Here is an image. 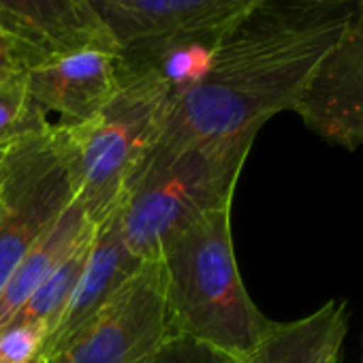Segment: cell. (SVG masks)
<instances>
[{"mask_svg": "<svg viewBox=\"0 0 363 363\" xmlns=\"http://www.w3.org/2000/svg\"><path fill=\"white\" fill-rule=\"evenodd\" d=\"M7 145H9V143H7ZM7 145H3V147H0V160H3V154H5V147H7Z\"/></svg>", "mask_w": 363, "mask_h": 363, "instance_id": "20", "label": "cell"}, {"mask_svg": "<svg viewBox=\"0 0 363 363\" xmlns=\"http://www.w3.org/2000/svg\"><path fill=\"white\" fill-rule=\"evenodd\" d=\"M48 329L37 323H9L0 329V363H41Z\"/></svg>", "mask_w": 363, "mask_h": 363, "instance_id": "16", "label": "cell"}, {"mask_svg": "<svg viewBox=\"0 0 363 363\" xmlns=\"http://www.w3.org/2000/svg\"><path fill=\"white\" fill-rule=\"evenodd\" d=\"M120 208V206H118ZM118 208L96 227V235L92 242V250L84 274L65 308L60 320L50 331L41 361L54 352L60 344H65L94 312H99L111 295L141 267L143 261L135 259L126 248L120 229V212Z\"/></svg>", "mask_w": 363, "mask_h": 363, "instance_id": "11", "label": "cell"}, {"mask_svg": "<svg viewBox=\"0 0 363 363\" xmlns=\"http://www.w3.org/2000/svg\"><path fill=\"white\" fill-rule=\"evenodd\" d=\"M99 227V225H96ZM96 227L71 250V255L39 284V289L28 297V301L18 310V314L9 323H37L50 331L60 320L65 308L69 306V299L84 274V267L88 263L92 242L96 235ZM7 323V325H9Z\"/></svg>", "mask_w": 363, "mask_h": 363, "instance_id": "14", "label": "cell"}, {"mask_svg": "<svg viewBox=\"0 0 363 363\" xmlns=\"http://www.w3.org/2000/svg\"><path fill=\"white\" fill-rule=\"evenodd\" d=\"M303 124L331 145H363V35L352 30L314 69L295 109Z\"/></svg>", "mask_w": 363, "mask_h": 363, "instance_id": "9", "label": "cell"}, {"mask_svg": "<svg viewBox=\"0 0 363 363\" xmlns=\"http://www.w3.org/2000/svg\"><path fill=\"white\" fill-rule=\"evenodd\" d=\"M171 335H186L238 361L274 320L250 299L238 269L231 206L208 212L169 240L160 257Z\"/></svg>", "mask_w": 363, "mask_h": 363, "instance_id": "2", "label": "cell"}, {"mask_svg": "<svg viewBox=\"0 0 363 363\" xmlns=\"http://www.w3.org/2000/svg\"><path fill=\"white\" fill-rule=\"evenodd\" d=\"M350 28L363 35V0H354V9L350 18Z\"/></svg>", "mask_w": 363, "mask_h": 363, "instance_id": "19", "label": "cell"}, {"mask_svg": "<svg viewBox=\"0 0 363 363\" xmlns=\"http://www.w3.org/2000/svg\"><path fill=\"white\" fill-rule=\"evenodd\" d=\"M37 65L39 60L22 41L0 28V82L20 77Z\"/></svg>", "mask_w": 363, "mask_h": 363, "instance_id": "18", "label": "cell"}, {"mask_svg": "<svg viewBox=\"0 0 363 363\" xmlns=\"http://www.w3.org/2000/svg\"><path fill=\"white\" fill-rule=\"evenodd\" d=\"M352 9L354 0H261L218 37L203 82L171 101L152 152L257 137L269 118L295 109Z\"/></svg>", "mask_w": 363, "mask_h": 363, "instance_id": "1", "label": "cell"}, {"mask_svg": "<svg viewBox=\"0 0 363 363\" xmlns=\"http://www.w3.org/2000/svg\"><path fill=\"white\" fill-rule=\"evenodd\" d=\"M348 314L344 299H329L303 318L272 323L257 348L238 363H337Z\"/></svg>", "mask_w": 363, "mask_h": 363, "instance_id": "12", "label": "cell"}, {"mask_svg": "<svg viewBox=\"0 0 363 363\" xmlns=\"http://www.w3.org/2000/svg\"><path fill=\"white\" fill-rule=\"evenodd\" d=\"M24 75L0 82V145H7L26 133L50 126L45 120L33 113L26 96Z\"/></svg>", "mask_w": 363, "mask_h": 363, "instance_id": "15", "label": "cell"}, {"mask_svg": "<svg viewBox=\"0 0 363 363\" xmlns=\"http://www.w3.org/2000/svg\"><path fill=\"white\" fill-rule=\"evenodd\" d=\"M171 335L162 261L141 267L41 363H152Z\"/></svg>", "mask_w": 363, "mask_h": 363, "instance_id": "6", "label": "cell"}, {"mask_svg": "<svg viewBox=\"0 0 363 363\" xmlns=\"http://www.w3.org/2000/svg\"><path fill=\"white\" fill-rule=\"evenodd\" d=\"M96 225L84 214L77 201H73L60 218L43 233V238L30 248V252L16 267L7 284L0 291V329H3L39 284L71 255V250L94 229Z\"/></svg>", "mask_w": 363, "mask_h": 363, "instance_id": "13", "label": "cell"}, {"mask_svg": "<svg viewBox=\"0 0 363 363\" xmlns=\"http://www.w3.org/2000/svg\"><path fill=\"white\" fill-rule=\"evenodd\" d=\"M337 363H342V361H337Z\"/></svg>", "mask_w": 363, "mask_h": 363, "instance_id": "22", "label": "cell"}, {"mask_svg": "<svg viewBox=\"0 0 363 363\" xmlns=\"http://www.w3.org/2000/svg\"><path fill=\"white\" fill-rule=\"evenodd\" d=\"M0 28L22 41L39 65L84 50L118 54L84 0H0Z\"/></svg>", "mask_w": 363, "mask_h": 363, "instance_id": "10", "label": "cell"}, {"mask_svg": "<svg viewBox=\"0 0 363 363\" xmlns=\"http://www.w3.org/2000/svg\"><path fill=\"white\" fill-rule=\"evenodd\" d=\"M120 52L175 37H220L261 0H84Z\"/></svg>", "mask_w": 363, "mask_h": 363, "instance_id": "7", "label": "cell"}, {"mask_svg": "<svg viewBox=\"0 0 363 363\" xmlns=\"http://www.w3.org/2000/svg\"><path fill=\"white\" fill-rule=\"evenodd\" d=\"M75 201V177L65 130L43 126L5 147L0 160V291Z\"/></svg>", "mask_w": 363, "mask_h": 363, "instance_id": "5", "label": "cell"}, {"mask_svg": "<svg viewBox=\"0 0 363 363\" xmlns=\"http://www.w3.org/2000/svg\"><path fill=\"white\" fill-rule=\"evenodd\" d=\"M152 363H238V359L186 335H169Z\"/></svg>", "mask_w": 363, "mask_h": 363, "instance_id": "17", "label": "cell"}, {"mask_svg": "<svg viewBox=\"0 0 363 363\" xmlns=\"http://www.w3.org/2000/svg\"><path fill=\"white\" fill-rule=\"evenodd\" d=\"M361 363H363V359H361Z\"/></svg>", "mask_w": 363, "mask_h": 363, "instance_id": "21", "label": "cell"}, {"mask_svg": "<svg viewBox=\"0 0 363 363\" xmlns=\"http://www.w3.org/2000/svg\"><path fill=\"white\" fill-rule=\"evenodd\" d=\"M118 54L84 50L26 71L33 113L54 126H79L94 118L120 88Z\"/></svg>", "mask_w": 363, "mask_h": 363, "instance_id": "8", "label": "cell"}, {"mask_svg": "<svg viewBox=\"0 0 363 363\" xmlns=\"http://www.w3.org/2000/svg\"><path fill=\"white\" fill-rule=\"evenodd\" d=\"M120 77L118 92L94 118L79 126H60L75 177V201L94 225L122 203L160 139L173 101L169 84L152 69L120 62Z\"/></svg>", "mask_w": 363, "mask_h": 363, "instance_id": "4", "label": "cell"}, {"mask_svg": "<svg viewBox=\"0 0 363 363\" xmlns=\"http://www.w3.org/2000/svg\"><path fill=\"white\" fill-rule=\"evenodd\" d=\"M0 147H3V145H0Z\"/></svg>", "mask_w": 363, "mask_h": 363, "instance_id": "23", "label": "cell"}, {"mask_svg": "<svg viewBox=\"0 0 363 363\" xmlns=\"http://www.w3.org/2000/svg\"><path fill=\"white\" fill-rule=\"evenodd\" d=\"M255 137L152 152L118 212L130 255L154 261L173 235L208 212L229 208Z\"/></svg>", "mask_w": 363, "mask_h": 363, "instance_id": "3", "label": "cell"}]
</instances>
